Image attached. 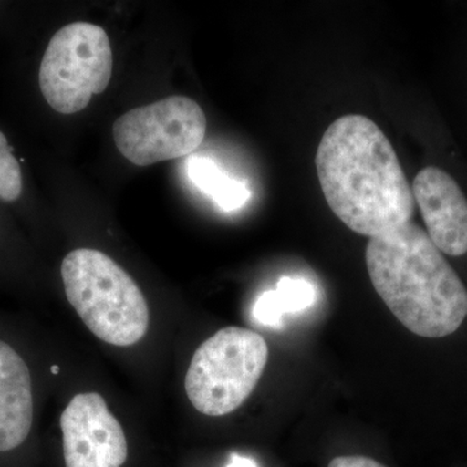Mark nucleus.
I'll return each instance as SVG.
<instances>
[{
  "label": "nucleus",
  "instance_id": "obj_1",
  "mask_svg": "<svg viewBox=\"0 0 467 467\" xmlns=\"http://www.w3.org/2000/svg\"><path fill=\"white\" fill-rule=\"evenodd\" d=\"M319 184L335 216L376 238L410 223L414 196L389 138L361 115L328 126L316 153Z\"/></svg>",
  "mask_w": 467,
  "mask_h": 467
},
{
  "label": "nucleus",
  "instance_id": "obj_2",
  "mask_svg": "<svg viewBox=\"0 0 467 467\" xmlns=\"http://www.w3.org/2000/svg\"><path fill=\"white\" fill-rule=\"evenodd\" d=\"M365 260L378 295L411 333L438 339L465 321V285L420 226L370 238Z\"/></svg>",
  "mask_w": 467,
  "mask_h": 467
},
{
  "label": "nucleus",
  "instance_id": "obj_3",
  "mask_svg": "<svg viewBox=\"0 0 467 467\" xmlns=\"http://www.w3.org/2000/svg\"><path fill=\"white\" fill-rule=\"evenodd\" d=\"M67 301L95 337L116 347L143 339L150 310L134 279L103 252L79 248L61 264Z\"/></svg>",
  "mask_w": 467,
  "mask_h": 467
},
{
  "label": "nucleus",
  "instance_id": "obj_4",
  "mask_svg": "<svg viewBox=\"0 0 467 467\" xmlns=\"http://www.w3.org/2000/svg\"><path fill=\"white\" fill-rule=\"evenodd\" d=\"M267 358L260 334L235 326L221 328L193 353L184 379L187 398L205 416H226L250 398Z\"/></svg>",
  "mask_w": 467,
  "mask_h": 467
},
{
  "label": "nucleus",
  "instance_id": "obj_5",
  "mask_svg": "<svg viewBox=\"0 0 467 467\" xmlns=\"http://www.w3.org/2000/svg\"><path fill=\"white\" fill-rule=\"evenodd\" d=\"M112 48L106 30L75 23L58 30L42 58L39 86L51 109L72 115L106 91L112 77Z\"/></svg>",
  "mask_w": 467,
  "mask_h": 467
},
{
  "label": "nucleus",
  "instance_id": "obj_6",
  "mask_svg": "<svg viewBox=\"0 0 467 467\" xmlns=\"http://www.w3.org/2000/svg\"><path fill=\"white\" fill-rule=\"evenodd\" d=\"M205 133L207 117L186 97H169L129 110L113 125L117 149L138 167L190 155Z\"/></svg>",
  "mask_w": 467,
  "mask_h": 467
},
{
  "label": "nucleus",
  "instance_id": "obj_7",
  "mask_svg": "<svg viewBox=\"0 0 467 467\" xmlns=\"http://www.w3.org/2000/svg\"><path fill=\"white\" fill-rule=\"evenodd\" d=\"M67 467H122L128 459L124 429L98 392L78 393L60 417Z\"/></svg>",
  "mask_w": 467,
  "mask_h": 467
},
{
  "label": "nucleus",
  "instance_id": "obj_8",
  "mask_svg": "<svg viewBox=\"0 0 467 467\" xmlns=\"http://www.w3.org/2000/svg\"><path fill=\"white\" fill-rule=\"evenodd\" d=\"M411 192L436 248L450 256L466 254L467 201L459 183L447 171L427 167L414 178Z\"/></svg>",
  "mask_w": 467,
  "mask_h": 467
},
{
  "label": "nucleus",
  "instance_id": "obj_9",
  "mask_svg": "<svg viewBox=\"0 0 467 467\" xmlns=\"http://www.w3.org/2000/svg\"><path fill=\"white\" fill-rule=\"evenodd\" d=\"M33 378L26 359L0 339V454L20 450L32 434Z\"/></svg>",
  "mask_w": 467,
  "mask_h": 467
},
{
  "label": "nucleus",
  "instance_id": "obj_10",
  "mask_svg": "<svg viewBox=\"0 0 467 467\" xmlns=\"http://www.w3.org/2000/svg\"><path fill=\"white\" fill-rule=\"evenodd\" d=\"M187 174L192 182L211 196L223 211H238L250 201L251 190L247 184L223 173L213 160L192 156L187 162Z\"/></svg>",
  "mask_w": 467,
  "mask_h": 467
},
{
  "label": "nucleus",
  "instance_id": "obj_11",
  "mask_svg": "<svg viewBox=\"0 0 467 467\" xmlns=\"http://www.w3.org/2000/svg\"><path fill=\"white\" fill-rule=\"evenodd\" d=\"M315 300L316 292L312 285L304 279L284 276L279 279L276 290L264 292L257 299L254 316L261 325L278 327L285 313L309 308Z\"/></svg>",
  "mask_w": 467,
  "mask_h": 467
},
{
  "label": "nucleus",
  "instance_id": "obj_12",
  "mask_svg": "<svg viewBox=\"0 0 467 467\" xmlns=\"http://www.w3.org/2000/svg\"><path fill=\"white\" fill-rule=\"evenodd\" d=\"M23 192L20 164L12 153L7 138L0 131V199L15 202Z\"/></svg>",
  "mask_w": 467,
  "mask_h": 467
},
{
  "label": "nucleus",
  "instance_id": "obj_13",
  "mask_svg": "<svg viewBox=\"0 0 467 467\" xmlns=\"http://www.w3.org/2000/svg\"><path fill=\"white\" fill-rule=\"evenodd\" d=\"M328 467H386L382 463L365 456L335 457Z\"/></svg>",
  "mask_w": 467,
  "mask_h": 467
},
{
  "label": "nucleus",
  "instance_id": "obj_14",
  "mask_svg": "<svg viewBox=\"0 0 467 467\" xmlns=\"http://www.w3.org/2000/svg\"><path fill=\"white\" fill-rule=\"evenodd\" d=\"M226 467H259L254 460L248 457L239 456V454H232L229 465Z\"/></svg>",
  "mask_w": 467,
  "mask_h": 467
},
{
  "label": "nucleus",
  "instance_id": "obj_15",
  "mask_svg": "<svg viewBox=\"0 0 467 467\" xmlns=\"http://www.w3.org/2000/svg\"><path fill=\"white\" fill-rule=\"evenodd\" d=\"M52 373L57 374L58 373V368L57 367L52 368Z\"/></svg>",
  "mask_w": 467,
  "mask_h": 467
}]
</instances>
